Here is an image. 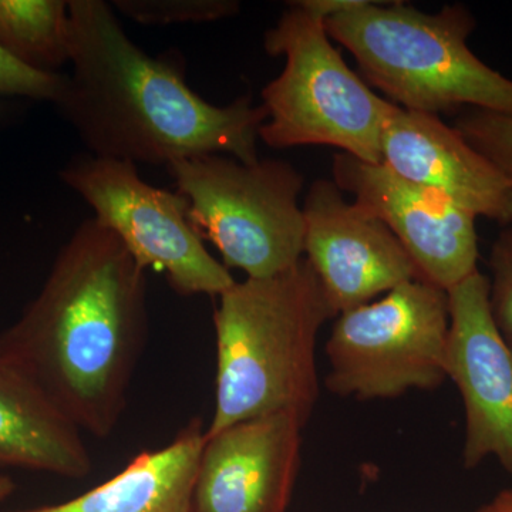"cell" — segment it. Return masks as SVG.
Instances as JSON below:
<instances>
[{"mask_svg": "<svg viewBox=\"0 0 512 512\" xmlns=\"http://www.w3.org/2000/svg\"><path fill=\"white\" fill-rule=\"evenodd\" d=\"M147 329L146 269L90 218L0 335V359L25 372L80 430L106 439L126 410Z\"/></svg>", "mask_w": 512, "mask_h": 512, "instance_id": "cell-1", "label": "cell"}, {"mask_svg": "<svg viewBox=\"0 0 512 512\" xmlns=\"http://www.w3.org/2000/svg\"><path fill=\"white\" fill-rule=\"evenodd\" d=\"M72 73L56 106L92 156L173 164L211 154L259 160L268 113L251 96L215 106L185 79L181 55L150 56L104 0H69Z\"/></svg>", "mask_w": 512, "mask_h": 512, "instance_id": "cell-2", "label": "cell"}, {"mask_svg": "<svg viewBox=\"0 0 512 512\" xmlns=\"http://www.w3.org/2000/svg\"><path fill=\"white\" fill-rule=\"evenodd\" d=\"M215 410L205 433L239 421L289 413L306 426L319 397L316 342L336 313L302 258L265 278H247L218 296Z\"/></svg>", "mask_w": 512, "mask_h": 512, "instance_id": "cell-3", "label": "cell"}, {"mask_svg": "<svg viewBox=\"0 0 512 512\" xmlns=\"http://www.w3.org/2000/svg\"><path fill=\"white\" fill-rule=\"evenodd\" d=\"M325 28L355 57L366 83L400 109L439 116L470 107L512 116V80L468 47L477 20L467 6L426 13L403 2L366 0L330 16Z\"/></svg>", "mask_w": 512, "mask_h": 512, "instance_id": "cell-4", "label": "cell"}, {"mask_svg": "<svg viewBox=\"0 0 512 512\" xmlns=\"http://www.w3.org/2000/svg\"><path fill=\"white\" fill-rule=\"evenodd\" d=\"M265 52L285 67L262 90L268 113L259 138L268 147L329 146L383 164L384 126L396 104L377 96L330 43L325 22L289 3L266 30Z\"/></svg>", "mask_w": 512, "mask_h": 512, "instance_id": "cell-5", "label": "cell"}, {"mask_svg": "<svg viewBox=\"0 0 512 512\" xmlns=\"http://www.w3.org/2000/svg\"><path fill=\"white\" fill-rule=\"evenodd\" d=\"M188 218L227 269L265 278L298 264L305 248L303 175L288 161L242 163L211 154L168 165Z\"/></svg>", "mask_w": 512, "mask_h": 512, "instance_id": "cell-6", "label": "cell"}, {"mask_svg": "<svg viewBox=\"0 0 512 512\" xmlns=\"http://www.w3.org/2000/svg\"><path fill=\"white\" fill-rule=\"evenodd\" d=\"M448 291L426 279L406 282L377 302L338 315L325 353V386L339 397L396 399L447 379Z\"/></svg>", "mask_w": 512, "mask_h": 512, "instance_id": "cell-7", "label": "cell"}, {"mask_svg": "<svg viewBox=\"0 0 512 512\" xmlns=\"http://www.w3.org/2000/svg\"><path fill=\"white\" fill-rule=\"evenodd\" d=\"M60 178L138 264L164 274L178 295L220 296L235 284L191 224L183 195L146 183L136 164L80 154Z\"/></svg>", "mask_w": 512, "mask_h": 512, "instance_id": "cell-8", "label": "cell"}, {"mask_svg": "<svg viewBox=\"0 0 512 512\" xmlns=\"http://www.w3.org/2000/svg\"><path fill=\"white\" fill-rule=\"evenodd\" d=\"M332 175L340 191L390 228L426 281L450 291L478 271L476 215L387 165L349 154L333 157Z\"/></svg>", "mask_w": 512, "mask_h": 512, "instance_id": "cell-9", "label": "cell"}, {"mask_svg": "<svg viewBox=\"0 0 512 512\" xmlns=\"http://www.w3.org/2000/svg\"><path fill=\"white\" fill-rule=\"evenodd\" d=\"M302 210L303 258L318 275L336 316L423 279L390 228L356 202L346 201L333 180L313 181Z\"/></svg>", "mask_w": 512, "mask_h": 512, "instance_id": "cell-10", "label": "cell"}, {"mask_svg": "<svg viewBox=\"0 0 512 512\" xmlns=\"http://www.w3.org/2000/svg\"><path fill=\"white\" fill-rule=\"evenodd\" d=\"M448 298L446 369L466 414L464 467L471 470L495 457L512 476V348L491 315L490 282L474 272Z\"/></svg>", "mask_w": 512, "mask_h": 512, "instance_id": "cell-11", "label": "cell"}, {"mask_svg": "<svg viewBox=\"0 0 512 512\" xmlns=\"http://www.w3.org/2000/svg\"><path fill=\"white\" fill-rule=\"evenodd\" d=\"M303 427L292 414L275 413L205 433L192 512H286Z\"/></svg>", "mask_w": 512, "mask_h": 512, "instance_id": "cell-12", "label": "cell"}, {"mask_svg": "<svg viewBox=\"0 0 512 512\" xmlns=\"http://www.w3.org/2000/svg\"><path fill=\"white\" fill-rule=\"evenodd\" d=\"M383 164L441 192L476 217L512 224V181L437 114L394 107L382 138Z\"/></svg>", "mask_w": 512, "mask_h": 512, "instance_id": "cell-13", "label": "cell"}, {"mask_svg": "<svg viewBox=\"0 0 512 512\" xmlns=\"http://www.w3.org/2000/svg\"><path fill=\"white\" fill-rule=\"evenodd\" d=\"M0 468L84 478L93 461L82 430L25 372L0 359Z\"/></svg>", "mask_w": 512, "mask_h": 512, "instance_id": "cell-14", "label": "cell"}, {"mask_svg": "<svg viewBox=\"0 0 512 512\" xmlns=\"http://www.w3.org/2000/svg\"><path fill=\"white\" fill-rule=\"evenodd\" d=\"M205 430L192 419L168 446L143 451L124 470L73 500L23 512H192Z\"/></svg>", "mask_w": 512, "mask_h": 512, "instance_id": "cell-15", "label": "cell"}, {"mask_svg": "<svg viewBox=\"0 0 512 512\" xmlns=\"http://www.w3.org/2000/svg\"><path fill=\"white\" fill-rule=\"evenodd\" d=\"M0 47L30 69L57 73L72 56L69 0H0Z\"/></svg>", "mask_w": 512, "mask_h": 512, "instance_id": "cell-16", "label": "cell"}, {"mask_svg": "<svg viewBox=\"0 0 512 512\" xmlns=\"http://www.w3.org/2000/svg\"><path fill=\"white\" fill-rule=\"evenodd\" d=\"M113 9L146 26L208 23L237 15V0H114Z\"/></svg>", "mask_w": 512, "mask_h": 512, "instance_id": "cell-17", "label": "cell"}, {"mask_svg": "<svg viewBox=\"0 0 512 512\" xmlns=\"http://www.w3.org/2000/svg\"><path fill=\"white\" fill-rule=\"evenodd\" d=\"M454 128L512 181V116L470 109L458 117Z\"/></svg>", "mask_w": 512, "mask_h": 512, "instance_id": "cell-18", "label": "cell"}, {"mask_svg": "<svg viewBox=\"0 0 512 512\" xmlns=\"http://www.w3.org/2000/svg\"><path fill=\"white\" fill-rule=\"evenodd\" d=\"M490 308L495 325L512 348V224L505 225L491 245Z\"/></svg>", "mask_w": 512, "mask_h": 512, "instance_id": "cell-19", "label": "cell"}, {"mask_svg": "<svg viewBox=\"0 0 512 512\" xmlns=\"http://www.w3.org/2000/svg\"><path fill=\"white\" fill-rule=\"evenodd\" d=\"M67 76L30 69L0 47V96L26 97L56 104L66 87Z\"/></svg>", "mask_w": 512, "mask_h": 512, "instance_id": "cell-20", "label": "cell"}, {"mask_svg": "<svg viewBox=\"0 0 512 512\" xmlns=\"http://www.w3.org/2000/svg\"><path fill=\"white\" fill-rule=\"evenodd\" d=\"M476 512H512V490L501 491Z\"/></svg>", "mask_w": 512, "mask_h": 512, "instance_id": "cell-21", "label": "cell"}, {"mask_svg": "<svg viewBox=\"0 0 512 512\" xmlns=\"http://www.w3.org/2000/svg\"><path fill=\"white\" fill-rule=\"evenodd\" d=\"M16 484L15 481L10 477L0 476V503L8 500L10 495L15 491Z\"/></svg>", "mask_w": 512, "mask_h": 512, "instance_id": "cell-22", "label": "cell"}]
</instances>
